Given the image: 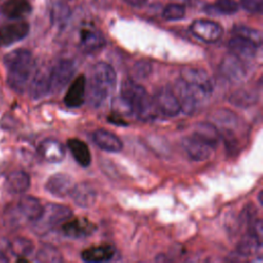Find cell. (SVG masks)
I'll list each match as a JSON object with an SVG mask.
<instances>
[{
    "label": "cell",
    "mask_w": 263,
    "mask_h": 263,
    "mask_svg": "<svg viewBox=\"0 0 263 263\" xmlns=\"http://www.w3.org/2000/svg\"><path fill=\"white\" fill-rule=\"evenodd\" d=\"M116 85V73L107 63L99 62L92 69L88 85L86 83L85 99L89 106L100 107L111 95Z\"/></svg>",
    "instance_id": "1"
},
{
    "label": "cell",
    "mask_w": 263,
    "mask_h": 263,
    "mask_svg": "<svg viewBox=\"0 0 263 263\" xmlns=\"http://www.w3.org/2000/svg\"><path fill=\"white\" fill-rule=\"evenodd\" d=\"M257 47L258 46L252 41L236 35L232 37L228 42V48L230 53H232L245 63L255 58Z\"/></svg>",
    "instance_id": "15"
},
{
    "label": "cell",
    "mask_w": 263,
    "mask_h": 263,
    "mask_svg": "<svg viewBox=\"0 0 263 263\" xmlns=\"http://www.w3.org/2000/svg\"><path fill=\"white\" fill-rule=\"evenodd\" d=\"M125 3H127L130 6H135V7H140L143 6L147 0H123Z\"/></svg>",
    "instance_id": "39"
},
{
    "label": "cell",
    "mask_w": 263,
    "mask_h": 263,
    "mask_svg": "<svg viewBox=\"0 0 263 263\" xmlns=\"http://www.w3.org/2000/svg\"><path fill=\"white\" fill-rule=\"evenodd\" d=\"M70 196L76 205L87 209L95 204L97 200V191L89 183L81 182L75 184Z\"/></svg>",
    "instance_id": "19"
},
{
    "label": "cell",
    "mask_w": 263,
    "mask_h": 263,
    "mask_svg": "<svg viewBox=\"0 0 263 263\" xmlns=\"http://www.w3.org/2000/svg\"><path fill=\"white\" fill-rule=\"evenodd\" d=\"M181 78L187 83L198 104L209 98L214 89L213 82L208 73L199 68H184Z\"/></svg>",
    "instance_id": "5"
},
{
    "label": "cell",
    "mask_w": 263,
    "mask_h": 263,
    "mask_svg": "<svg viewBox=\"0 0 263 263\" xmlns=\"http://www.w3.org/2000/svg\"><path fill=\"white\" fill-rule=\"evenodd\" d=\"M75 70V64L71 60H60L48 69L50 92L61 91L71 81Z\"/></svg>",
    "instance_id": "6"
},
{
    "label": "cell",
    "mask_w": 263,
    "mask_h": 263,
    "mask_svg": "<svg viewBox=\"0 0 263 263\" xmlns=\"http://www.w3.org/2000/svg\"><path fill=\"white\" fill-rule=\"evenodd\" d=\"M258 101V95L251 89H241L233 93L230 98V102L241 108H247L254 105Z\"/></svg>",
    "instance_id": "30"
},
{
    "label": "cell",
    "mask_w": 263,
    "mask_h": 263,
    "mask_svg": "<svg viewBox=\"0 0 263 263\" xmlns=\"http://www.w3.org/2000/svg\"><path fill=\"white\" fill-rule=\"evenodd\" d=\"M7 262H9L8 257L3 252L0 251V263H7Z\"/></svg>",
    "instance_id": "40"
},
{
    "label": "cell",
    "mask_w": 263,
    "mask_h": 263,
    "mask_svg": "<svg viewBox=\"0 0 263 263\" xmlns=\"http://www.w3.org/2000/svg\"><path fill=\"white\" fill-rule=\"evenodd\" d=\"M185 15V7L181 4H167L162 10V16L167 21H177L183 18Z\"/></svg>",
    "instance_id": "36"
},
{
    "label": "cell",
    "mask_w": 263,
    "mask_h": 263,
    "mask_svg": "<svg viewBox=\"0 0 263 263\" xmlns=\"http://www.w3.org/2000/svg\"><path fill=\"white\" fill-rule=\"evenodd\" d=\"M75 186L72 176L66 173H57L48 178L45 184V189L59 198H64L71 194Z\"/></svg>",
    "instance_id": "11"
},
{
    "label": "cell",
    "mask_w": 263,
    "mask_h": 263,
    "mask_svg": "<svg viewBox=\"0 0 263 263\" xmlns=\"http://www.w3.org/2000/svg\"><path fill=\"white\" fill-rule=\"evenodd\" d=\"M10 250L16 257H26L33 252L34 245L28 238L17 237L11 242Z\"/></svg>",
    "instance_id": "33"
},
{
    "label": "cell",
    "mask_w": 263,
    "mask_h": 263,
    "mask_svg": "<svg viewBox=\"0 0 263 263\" xmlns=\"http://www.w3.org/2000/svg\"><path fill=\"white\" fill-rule=\"evenodd\" d=\"M18 210L23 214V216H25L28 220L34 222L40 217L43 211V205L36 197L25 195L21 197L18 201Z\"/></svg>",
    "instance_id": "25"
},
{
    "label": "cell",
    "mask_w": 263,
    "mask_h": 263,
    "mask_svg": "<svg viewBox=\"0 0 263 263\" xmlns=\"http://www.w3.org/2000/svg\"><path fill=\"white\" fill-rule=\"evenodd\" d=\"M71 15L70 7L63 1L55 2L51 8V21L58 26H64Z\"/></svg>",
    "instance_id": "32"
},
{
    "label": "cell",
    "mask_w": 263,
    "mask_h": 263,
    "mask_svg": "<svg viewBox=\"0 0 263 263\" xmlns=\"http://www.w3.org/2000/svg\"><path fill=\"white\" fill-rule=\"evenodd\" d=\"M238 8V3L234 0H217L214 4L206 5L204 11L209 14H233Z\"/></svg>",
    "instance_id": "29"
},
{
    "label": "cell",
    "mask_w": 263,
    "mask_h": 263,
    "mask_svg": "<svg viewBox=\"0 0 263 263\" xmlns=\"http://www.w3.org/2000/svg\"><path fill=\"white\" fill-rule=\"evenodd\" d=\"M151 72V65L147 61L137 62L132 70V75L136 80H142L149 76Z\"/></svg>",
    "instance_id": "37"
},
{
    "label": "cell",
    "mask_w": 263,
    "mask_h": 263,
    "mask_svg": "<svg viewBox=\"0 0 263 263\" xmlns=\"http://www.w3.org/2000/svg\"><path fill=\"white\" fill-rule=\"evenodd\" d=\"M180 103V107H181V111L187 115L192 114L197 105L198 102L195 99L194 95L192 93L191 89L189 88V86L187 85V83L180 78L176 84H175V90H173Z\"/></svg>",
    "instance_id": "18"
},
{
    "label": "cell",
    "mask_w": 263,
    "mask_h": 263,
    "mask_svg": "<svg viewBox=\"0 0 263 263\" xmlns=\"http://www.w3.org/2000/svg\"><path fill=\"white\" fill-rule=\"evenodd\" d=\"M156 110L165 116H176L181 112L180 103L173 90L162 87L155 93L153 98Z\"/></svg>",
    "instance_id": "9"
},
{
    "label": "cell",
    "mask_w": 263,
    "mask_h": 263,
    "mask_svg": "<svg viewBox=\"0 0 263 263\" xmlns=\"http://www.w3.org/2000/svg\"><path fill=\"white\" fill-rule=\"evenodd\" d=\"M190 31L196 38L206 43L217 42L223 35L222 27L209 20H195L190 25Z\"/></svg>",
    "instance_id": "7"
},
{
    "label": "cell",
    "mask_w": 263,
    "mask_h": 263,
    "mask_svg": "<svg viewBox=\"0 0 263 263\" xmlns=\"http://www.w3.org/2000/svg\"><path fill=\"white\" fill-rule=\"evenodd\" d=\"M3 62L8 70V85L15 91H24L35 67L31 51L24 48L14 49L4 55Z\"/></svg>",
    "instance_id": "2"
},
{
    "label": "cell",
    "mask_w": 263,
    "mask_h": 263,
    "mask_svg": "<svg viewBox=\"0 0 263 263\" xmlns=\"http://www.w3.org/2000/svg\"><path fill=\"white\" fill-rule=\"evenodd\" d=\"M218 124L221 126V129H231L237 122V118L234 113L227 110H220L214 115Z\"/></svg>",
    "instance_id": "35"
},
{
    "label": "cell",
    "mask_w": 263,
    "mask_h": 263,
    "mask_svg": "<svg viewBox=\"0 0 263 263\" xmlns=\"http://www.w3.org/2000/svg\"><path fill=\"white\" fill-rule=\"evenodd\" d=\"M31 180L30 176L24 171H13L11 172L6 179V187L7 189L15 194L24 193L30 187Z\"/></svg>",
    "instance_id": "26"
},
{
    "label": "cell",
    "mask_w": 263,
    "mask_h": 263,
    "mask_svg": "<svg viewBox=\"0 0 263 263\" xmlns=\"http://www.w3.org/2000/svg\"><path fill=\"white\" fill-rule=\"evenodd\" d=\"M240 4L245 10L251 13H262L263 0H241Z\"/></svg>",
    "instance_id": "38"
},
{
    "label": "cell",
    "mask_w": 263,
    "mask_h": 263,
    "mask_svg": "<svg viewBox=\"0 0 263 263\" xmlns=\"http://www.w3.org/2000/svg\"><path fill=\"white\" fill-rule=\"evenodd\" d=\"M115 249L111 245L89 247L81 252V259L85 262H106L114 257Z\"/></svg>",
    "instance_id": "22"
},
{
    "label": "cell",
    "mask_w": 263,
    "mask_h": 263,
    "mask_svg": "<svg viewBox=\"0 0 263 263\" xmlns=\"http://www.w3.org/2000/svg\"><path fill=\"white\" fill-rule=\"evenodd\" d=\"M258 199H259V202H260V204H262L263 202H262V190L259 192V195H258Z\"/></svg>",
    "instance_id": "41"
},
{
    "label": "cell",
    "mask_w": 263,
    "mask_h": 263,
    "mask_svg": "<svg viewBox=\"0 0 263 263\" xmlns=\"http://www.w3.org/2000/svg\"><path fill=\"white\" fill-rule=\"evenodd\" d=\"M92 141L102 150L112 153L121 151L123 146L116 135L104 128H99L92 133Z\"/></svg>",
    "instance_id": "20"
},
{
    "label": "cell",
    "mask_w": 263,
    "mask_h": 263,
    "mask_svg": "<svg viewBox=\"0 0 263 263\" xmlns=\"http://www.w3.org/2000/svg\"><path fill=\"white\" fill-rule=\"evenodd\" d=\"M71 217L72 211L70 208L63 204L49 203L43 206L40 217L33 222L34 231L38 234H45L62 222L69 220Z\"/></svg>",
    "instance_id": "4"
},
{
    "label": "cell",
    "mask_w": 263,
    "mask_h": 263,
    "mask_svg": "<svg viewBox=\"0 0 263 263\" xmlns=\"http://www.w3.org/2000/svg\"><path fill=\"white\" fill-rule=\"evenodd\" d=\"M182 147L187 155L194 161H204L209 159L215 149L194 134L182 139Z\"/></svg>",
    "instance_id": "8"
},
{
    "label": "cell",
    "mask_w": 263,
    "mask_h": 263,
    "mask_svg": "<svg viewBox=\"0 0 263 263\" xmlns=\"http://www.w3.org/2000/svg\"><path fill=\"white\" fill-rule=\"evenodd\" d=\"M120 98L127 105L130 114L138 119L147 121L155 117L156 107L146 89L133 79L125 80L121 85Z\"/></svg>",
    "instance_id": "3"
},
{
    "label": "cell",
    "mask_w": 263,
    "mask_h": 263,
    "mask_svg": "<svg viewBox=\"0 0 263 263\" xmlns=\"http://www.w3.org/2000/svg\"><path fill=\"white\" fill-rule=\"evenodd\" d=\"M38 153L46 162L58 163L65 158L66 149L60 141L46 139L40 143Z\"/></svg>",
    "instance_id": "17"
},
{
    "label": "cell",
    "mask_w": 263,
    "mask_h": 263,
    "mask_svg": "<svg viewBox=\"0 0 263 263\" xmlns=\"http://www.w3.org/2000/svg\"><path fill=\"white\" fill-rule=\"evenodd\" d=\"M29 91L33 100H40L50 92L48 70H39L36 72L30 83Z\"/></svg>",
    "instance_id": "21"
},
{
    "label": "cell",
    "mask_w": 263,
    "mask_h": 263,
    "mask_svg": "<svg viewBox=\"0 0 263 263\" xmlns=\"http://www.w3.org/2000/svg\"><path fill=\"white\" fill-rule=\"evenodd\" d=\"M79 41L80 47L85 52L97 51L106 44V40L102 33L90 26L81 28L79 33Z\"/></svg>",
    "instance_id": "16"
},
{
    "label": "cell",
    "mask_w": 263,
    "mask_h": 263,
    "mask_svg": "<svg viewBox=\"0 0 263 263\" xmlns=\"http://www.w3.org/2000/svg\"><path fill=\"white\" fill-rule=\"evenodd\" d=\"M193 134L196 135L201 140H203L204 142H206L213 148H216L221 138L219 128L214 123L210 122L198 123L195 126V130L193 132Z\"/></svg>",
    "instance_id": "27"
},
{
    "label": "cell",
    "mask_w": 263,
    "mask_h": 263,
    "mask_svg": "<svg viewBox=\"0 0 263 263\" xmlns=\"http://www.w3.org/2000/svg\"><path fill=\"white\" fill-rule=\"evenodd\" d=\"M36 260L39 262L60 263L63 261V257L57 248L50 245H44L38 250L36 254Z\"/></svg>",
    "instance_id": "31"
},
{
    "label": "cell",
    "mask_w": 263,
    "mask_h": 263,
    "mask_svg": "<svg viewBox=\"0 0 263 263\" xmlns=\"http://www.w3.org/2000/svg\"><path fill=\"white\" fill-rule=\"evenodd\" d=\"M32 6L28 0H7L1 6L2 13L11 20H20L28 15Z\"/></svg>",
    "instance_id": "24"
},
{
    "label": "cell",
    "mask_w": 263,
    "mask_h": 263,
    "mask_svg": "<svg viewBox=\"0 0 263 263\" xmlns=\"http://www.w3.org/2000/svg\"><path fill=\"white\" fill-rule=\"evenodd\" d=\"M262 240L250 231L237 243V252L241 256H252L261 251Z\"/></svg>",
    "instance_id": "28"
},
{
    "label": "cell",
    "mask_w": 263,
    "mask_h": 263,
    "mask_svg": "<svg viewBox=\"0 0 263 263\" xmlns=\"http://www.w3.org/2000/svg\"><path fill=\"white\" fill-rule=\"evenodd\" d=\"M233 33L236 36H239L252 41L257 46L261 45L262 43V34L257 29H253L247 26H235L233 29Z\"/></svg>",
    "instance_id": "34"
},
{
    "label": "cell",
    "mask_w": 263,
    "mask_h": 263,
    "mask_svg": "<svg viewBox=\"0 0 263 263\" xmlns=\"http://www.w3.org/2000/svg\"><path fill=\"white\" fill-rule=\"evenodd\" d=\"M30 26L25 21H16L0 27V46H9L23 40L29 33Z\"/></svg>",
    "instance_id": "12"
},
{
    "label": "cell",
    "mask_w": 263,
    "mask_h": 263,
    "mask_svg": "<svg viewBox=\"0 0 263 263\" xmlns=\"http://www.w3.org/2000/svg\"><path fill=\"white\" fill-rule=\"evenodd\" d=\"M86 77L84 75L77 76L68 87L64 98V103L69 108H78L85 101Z\"/></svg>",
    "instance_id": "14"
},
{
    "label": "cell",
    "mask_w": 263,
    "mask_h": 263,
    "mask_svg": "<svg viewBox=\"0 0 263 263\" xmlns=\"http://www.w3.org/2000/svg\"><path fill=\"white\" fill-rule=\"evenodd\" d=\"M221 74L230 82H238L247 75V68L245 62L229 53L226 55L220 65Z\"/></svg>",
    "instance_id": "13"
},
{
    "label": "cell",
    "mask_w": 263,
    "mask_h": 263,
    "mask_svg": "<svg viewBox=\"0 0 263 263\" xmlns=\"http://www.w3.org/2000/svg\"><path fill=\"white\" fill-rule=\"evenodd\" d=\"M97 230V225L91 222L90 220L79 217V218H74L73 220H70L65 223L62 226V231L63 233L70 237V238H85L87 236H90L93 234Z\"/></svg>",
    "instance_id": "10"
},
{
    "label": "cell",
    "mask_w": 263,
    "mask_h": 263,
    "mask_svg": "<svg viewBox=\"0 0 263 263\" xmlns=\"http://www.w3.org/2000/svg\"><path fill=\"white\" fill-rule=\"evenodd\" d=\"M67 146L73 156V158L76 160V162L82 166L87 167L90 164L91 161V154L88 149V146L85 142L77 139V138H71L67 142Z\"/></svg>",
    "instance_id": "23"
}]
</instances>
